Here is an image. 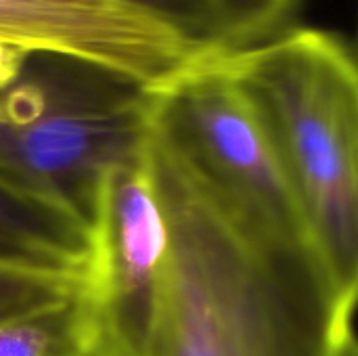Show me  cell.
Segmentation results:
<instances>
[{"label":"cell","mask_w":358,"mask_h":356,"mask_svg":"<svg viewBox=\"0 0 358 356\" xmlns=\"http://www.w3.org/2000/svg\"><path fill=\"white\" fill-rule=\"evenodd\" d=\"M313 239L358 304V61L334 34L287 31L227 52Z\"/></svg>","instance_id":"2"},{"label":"cell","mask_w":358,"mask_h":356,"mask_svg":"<svg viewBox=\"0 0 358 356\" xmlns=\"http://www.w3.org/2000/svg\"><path fill=\"white\" fill-rule=\"evenodd\" d=\"M124 2H130L134 6H141L162 17L164 21L176 25L197 42L229 48L218 17L208 0H124Z\"/></svg>","instance_id":"10"},{"label":"cell","mask_w":358,"mask_h":356,"mask_svg":"<svg viewBox=\"0 0 358 356\" xmlns=\"http://www.w3.org/2000/svg\"><path fill=\"white\" fill-rule=\"evenodd\" d=\"M90 250L76 302L90 356H149L155 332L166 222L143 151L111 168L92 204Z\"/></svg>","instance_id":"4"},{"label":"cell","mask_w":358,"mask_h":356,"mask_svg":"<svg viewBox=\"0 0 358 356\" xmlns=\"http://www.w3.org/2000/svg\"><path fill=\"white\" fill-rule=\"evenodd\" d=\"M29 57L31 55L10 46L8 42H4L0 38V99L8 90V86L19 78V73Z\"/></svg>","instance_id":"11"},{"label":"cell","mask_w":358,"mask_h":356,"mask_svg":"<svg viewBox=\"0 0 358 356\" xmlns=\"http://www.w3.org/2000/svg\"><path fill=\"white\" fill-rule=\"evenodd\" d=\"M80 279L82 275L0 260V325L71 300Z\"/></svg>","instance_id":"8"},{"label":"cell","mask_w":358,"mask_h":356,"mask_svg":"<svg viewBox=\"0 0 358 356\" xmlns=\"http://www.w3.org/2000/svg\"><path fill=\"white\" fill-rule=\"evenodd\" d=\"M0 356H90L76 296L55 308L0 325Z\"/></svg>","instance_id":"7"},{"label":"cell","mask_w":358,"mask_h":356,"mask_svg":"<svg viewBox=\"0 0 358 356\" xmlns=\"http://www.w3.org/2000/svg\"><path fill=\"white\" fill-rule=\"evenodd\" d=\"M151 107L153 90L34 55L0 99V178L88 225L103 176L143 151Z\"/></svg>","instance_id":"3"},{"label":"cell","mask_w":358,"mask_h":356,"mask_svg":"<svg viewBox=\"0 0 358 356\" xmlns=\"http://www.w3.org/2000/svg\"><path fill=\"white\" fill-rule=\"evenodd\" d=\"M88 250L86 222L0 178V260L82 275Z\"/></svg>","instance_id":"6"},{"label":"cell","mask_w":358,"mask_h":356,"mask_svg":"<svg viewBox=\"0 0 358 356\" xmlns=\"http://www.w3.org/2000/svg\"><path fill=\"white\" fill-rule=\"evenodd\" d=\"M352 52H355V57H357V61H358V23H357V38H355V44H352Z\"/></svg>","instance_id":"13"},{"label":"cell","mask_w":358,"mask_h":356,"mask_svg":"<svg viewBox=\"0 0 358 356\" xmlns=\"http://www.w3.org/2000/svg\"><path fill=\"white\" fill-rule=\"evenodd\" d=\"M0 38L157 90L214 48L124 0H0Z\"/></svg>","instance_id":"5"},{"label":"cell","mask_w":358,"mask_h":356,"mask_svg":"<svg viewBox=\"0 0 358 356\" xmlns=\"http://www.w3.org/2000/svg\"><path fill=\"white\" fill-rule=\"evenodd\" d=\"M342 356H358V340L357 338H352V340L346 344V348H344Z\"/></svg>","instance_id":"12"},{"label":"cell","mask_w":358,"mask_h":356,"mask_svg":"<svg viewBox=\"0 0 358 356\" xmlns=\"http://www.w3.org/2000/svg\"><path fill=\"white\" fill-rule=\"evenodd\" d=\"M231 50L262 44L292 27L300 0H208Z\"/></svg>","instance_id":"9"},{"label":"cell","mask_w":358,"mask_h":356,"mask_svg":"<svg viewBox=\"0 0 358 356\" xmlns=\"http://www.w3.org/2000/svg\"><path fill=\"white\" fill-rule=\"evenodd\" d=\"M147 162L166 222L149 356H342L355 306L304 220L216 195L151 124Z\"/></svg>","instance_id":"1"}]
</instances>
